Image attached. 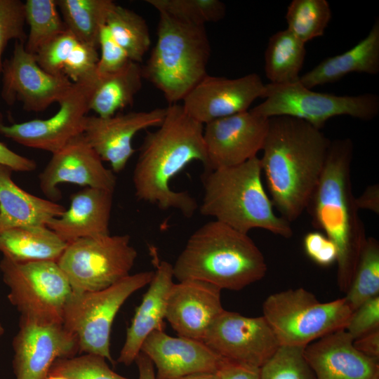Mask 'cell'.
Wrapping results in <instances>:
<instances>
[{"label": "cell", "mask_w": 379, "mask_h": 379, "mask_svg": "<svg viewBox=\"0 0 379 379\" xmlns=\"http://www.w3.org/2000/svg\"><path fill=\"white\" fill-rule=\"evenodd\" d=\"M331 141L310 124L288 116L269 118L260 158L273 206L289 223L308 206Z\"/></svg>", "instance_id": "6da1fadb"}, {"label": "cell", "mask_w": 379, "mask_h": 379, "mask_svg": "<svg viewBox=\"0 0 379 379\" xmlns=\"http://www.w3.org/2000/svg\"><path fill=\"white\" fill-rule=\"evenodd\" d=\"M204 125L190 117L181 105L166 107L162 123L147 131L132 180L140 201L156 204L161 210L175 209L191 218L198 208L196 199L185 191H175L171 180L194 161L207 167L204 140Z\"/></svg>", "instance_id": "7a4b0ae2"}, {"label": "cell", "mask_w": 379, "mask_h": 379, "mask_svg": "<svg viewBox=\"0 0 379 379\" xmlns=\"http://www.w3.org/2000/svg\"><path fill=\"white\" fill-rule=\"evenodd\" d=\"M353 152L354 144L349 138L331 141L322 174L306 209L313 226L337 247V283L344 293L367 239L352 192Z\"/></svg>", "instance_id": "3957f363"}, {"label": "cell", "mask_w": 379, "mask_h": 379, "mask_svg": "<svg viewBox=\"0 0 379 379\" xmlns=\"http://www.w3.org/2000/svg\"><path fill=\"white\" fill-rule=\"evenodd\" d=\"M267 269L263 254L248 234L215 220L192 233L173 265L178 281L199 280L232 291L262 279Z\"/></svg>", "instance_id": "277c9868"}, {"label": "cell", "mask_w": 379, "mask_h": 379, "mask_svg": "<svg viewBox=\"0 0 379 379\" xmlns=\"http://www.w3.org/2000/svg\"><path fill=\"white\" fill-rule=\"evenodd\" d=\"M260 158L230 167L205 171L200 213L211 216L242 233L265 230L286 239L293 232L291 223L277 215L262 182Z\"/></svg>", "instance_id": "5b68a950"}, {"label": "cell", "mask_w": 379, "mask_h": 379, "mask_svg": "<svg viewBox=\"0 0 379 379\" xmlns=\"http://www.w3.org/2000/svg\"><path fill=\"white\" fill-rule=\"evenodd\" d=\"M157 40L143 78L164 94L169 105L182 101L207 74L211 55L205 26L194 25L159 13Z\"/></svg>", "instance_id": "8992f818"}, {"label": "cell", "mask_w": 379, "mask_h": 379, "mask_svg": "<svg viewBox=\"0 0 379 379\" xmlns=\"http://www.w3.org/2000/svg\"><path fill=\"white\" fill-rule=\"evenodd\" d=\"M352 312L345 297L321 302L303 288L274 293L262 304V316L280 346L305 347L345 329Z\"/></svg>", "instance_id": "52a82bcc"}, {"label": "cell", "mask_w": 379, "mask_h": 379, "mask_svg": "<svg viewBox=\"0 0 379 379\" xmlns=\"http://www.w3.org/2000/svg\"><path fill=\"white\" fill-rule=\"evenodd\" d=\"M153 275L154 271L138 272L103 290L72 292L64 308L62 325L76 338L79 352L114 363L110 335L115 317L125 301L148 285Z\"/></svg>", "instance_id": "ba28073f"}, {"label": "cell", "mask_w": 379, "mask_h": 379, "mask_svg": "<svg viewBox=\"0 0 379 379\" xmlns=\"http://www.w3.org/2000/svg\"><path fill=\"white\" fill-rule=\"evenodd\" d=\"M265 100L250 111L270 118L288 116L303 120L321 130L331 118L350 116L370 121L379 114V97L366 93L338 95L313 91L299 81L289 84H265Z\"/></svg>", "instance_id": "9c48e42d"}, {"label": "cell", "mask_w": 379, "mask_h": 379, "mask_svg": "<svg viewBox=\"0 0 379 379\" xmlns=\"http://www.w3.org/2000/svg\"><path fill=\"white\" fill-rule=\"evenodd\" d=\"M138 256L128 234L79 239L67 244L57 262L73 292L107 288L130 274Z\"/></svg>", "instance_id": "30bf717a"}, {"label": "cell", "mask_w": 379, "mask_h": 379, "mask_svg": "<svg viewBox=\"0 0 379 379\" xmlns=\"http://www.w3.org/2000/svg\"><path fill=\"white\" fill-rule=\"evenodd\" d=\"M8 299L22 316L62 323L65 306L72 290L57 262H0Z\"/></svg>", "instance_id": "8fae6325"}, {"label": "cell", "mask_w": 379, "mask_h": 379, "mask_svg": "<svg viewBox=\"0 0 379 379\" xmlns=\"http://www.w3.org/2000/svg\"><path fill=\"white\" fill-rule=\"evenodd\" d=\"M98 76L74 83L58 102V112L46 119H32L5 124L0 113V134L23 146L58 152L74 137L84 133V121L90 111V101Z\"/></svg>", "instance_id": "7c38bea8"}, {"label": "cell", "mask_w": 379, "mask_h": 379, "mask_svg": "<svg viewBox=\"0 0 379 379\" xmlns=\"http://www.w3.org/2000/svg\"><path fill=\"white\" fill-rule=\"evenodd\" d=\"M12 345L15 379H47L57 359L79 352L76 338L62 323L22 315Z\"/></svg>", "instance_id": "4fadbf2b"}, {"label": "cell", "mask_w": 379, "mask_h": 379, "mask_svg": "<svg viewBox=\"0 0 379 379\" xmlns=\"http://www.w3.org/2000/svg\"><path fill=\"white\" fill-rule=\"evenodd\" d=\"M203 342L221 358L260 368L280 346L263 316L249 317L225 310Z\"/></svg>", "instance_id": "5bb4252c"}, {"label": "cell", "mask_w": 379, "mask_h": 379, "mask_svg": "<svg viewBox=\"0 0 379 379\" xmlns=\"http://www.w3.org/2000/svg\"><path fill=\"white\" fill-rule=\"evenodd\" d=\"M13 54L3 61L1 96L8 105L18 101L28 112H41L59 102L74 83L63 75H53L38 64L25 43L15 41Z\"/></svg>", "instance_id": "9a60e30c"}, {"label": "cell", "mask_w": 379, "mask_h": 379, "mask_svg": "<svg viewBox=\"0 0 379 379\" xmlns=\"http://www.w3.org/2000/svg\"><path fill=\"white\" fill-rule=\"evenodd\" d=\"M269 119L250 110L204 125L208 165L205 171L230 167L257 157L267 133Z\"/></svg>", "instance_id": "2e32d148"}, {"label": "cell", "mask_w": 379, "mask_h": 379, "mask_svg": "<svg viewBox=\"0 0 379 379\" xmlns=\"http://www.w3.org/2000/svg\"><path fill=\"white\" fill-rule=\"evenodd\" d=\"M41 191L48 199L59 200L58 185L70 183L114 192L117 178L106 168L101 158L86 140L84 133L72 138L52 157L39 175Z\"/></svg>", "instance_id": "e0dca14e"}, {"label": "cell", "mask_w": 379, "mask_h": 379, "mask_svg": "<svg viewBox=\"0 0 379 379\" xmlns=\"http://www.w3.org/2000/svg\"><path fill=\"white\" fill-rule=\"evenodd\" d=\"M265 84L256 73L236 79L206 74L185 97V112L205 125L211 121L248 110L263 98Z\"/></svg>", "instance_id": "ac0fdd59"}, {"label": "cell", "mask_w": 379, "mask_h": 379, "mask_svg": "<svg viewBox=\"0 0 379 379\" xmlns=\"http://www.w3.org/2000/svg\"><path fill=\"white\" fill-rule=\"evenodd\" d=\"M166 107L149 111L117 113L108 117L87 115L84 135L102 161L109 163L112 171L120 173L135 152L132 141L139 131L158 127L163 121Z\"/></svg>", "instance_id": "d6986e66"}, {"label": "cell", "mask_w": 379, "mask_h": 379, "mask_svg": "<svg viewBox=\"0 0 379 379\" xmlns=\"http://www.w3.org/2000/svg\"><path fill=\"white\" fill-rule=\"evenodd\" d=\"M218 287L195 279L174 283L169 291L166 319L178 335L203 341L211 324L224 310Z\"/></svg>", "instance_id": "ffe728a7"}, {"label": "cell", "mask_w": 379, "mask_h": 379, "mask_svg": "<svg viewBox=\"0 0 379 379\" xmlns=\"http://www.w3.org/2000/svg\"><path fill=\"white\" fill-rule=\"evenodd\" d=\"M153 364L156 379H177L199 373H216L221 357L203 341L154 331L141 347Z\"/></svg>", "instance_id": "44dd1931"}, {"label": "cell", "mask_w": 379, "mask_h": 379, "mask_svg": "<svg viewBox=\"0 0 379 379\" xmlns=\"http://www.w3.org/2000/svg\"><path fill=\"white\" fill-rule=\"evenodd\" d=\"M155 270L146 293L136 307L126 331V339L117 361L130 366L135 361L147 336L164 330L167 298L173 282V265L160 260L155 247L149 248Z\"/></svg>", "instance_id": "7402d4cb"}, {"label": "cell", "mask_w": 379, "mask_h": 379, "mask_svg": "<svg viewBox=\"0 0 379 379\" xmlns=\"http://www.w3.org/2000/svg\"><path fill=\"white\" fill-rule=\"evenodd\" d=\"M345 329L328 333L304 348V356L315 379H371L379 371L378 359L353 345Z\"/></svg>", "instance_id": "603a6c76"}, {"label": "cell", "mask_w": 379, "mask_h": 379, "mask_svg": "<svg viewBox=\"0 0 379 379\" xmlns=\"http://www.w3.org/2000/svg\"><path fill=\"white\" fill-rule=\"evenodd\" d=\"M113 193L84 187L70 196L69 208L51 220L47 227L67 244L79 239L109 234Z\"/></svg>", "instance_id": "cb8c5ba5"}, {"label": "cell", "mask_w": 379, "mask_h": 379, "mask_svg": "<svg viewBox=\"0 0 379 379\" xmlns=\"http://www.w3.org/2000/svg\"><path fill=\"white\" fill-rule=\"evenodd\" d=\"M13 171L0 165V232L6 230L47 226L59 217L65 207L55 201L33 195L12 180Z\"/></svg>", "instance_id": "d4e9b609"}, {"label": "cell", "mask_w": 379, "mask_h": 379, "mask_svg": "<svg viewBox=\"0 0 379 379\" xmlns=\"http://www.w3.org/2000/svg\"><path fill=\"white\" fill-rule=\"evenodd\" d=\"M375 75L379 72V19L377 18L368 34L347 51L326 58L300 76L299 82L312 88L338 81L350 73Z\"/></svg>", "instance_id": "484cf974"}, {"label": "cell", "mask_w": 379, "mask_h": 379, "mask_svg": "<svg viewBox=\"0 0 379 379\" xmlns=\"http://www.w3.org/2000/svg\"><path fill=\"white\" fill-rule=\"evenodd\" d=\"M35 56L44 70L53 75H63L73 83L98 76L97 48L82 43L69 30L43 46Z\"/></svg>", "instance_id": "4316f807"}, {"label": "cell", "mask_w": 379, "mask_h": 379, "mask_svg": "<svg viewBox=\"0 0 379 379\" xmlns=\"http://www.w3.org/2000/svg\"><path fill=\"white\" fill-rule=\"evenodd\" d=\"M67 243L47 226L15 227L0 232V251L18 262H58Z\"/></svg>", "instance_id": "83f0119b"}, {"label": "cell", "mask_w": 379, "mask_h": 379, "mask_svg": "<svg viewBox=\"0 0 379 379\" xmlns=\"http://www.w3.org/2000/svg\"><path fill=\"white\" fill-rule=\"evenodd\" d=\"M142 67L135 62L110 74H98L90 101V110L97 116H113L121 109L133 105L142 85Z\"/></svg>", "instance_id": "f1b7e54d"}, {"label": "cell", "mask_w": 379, "mask_h": 379, "mask_svg": "<svg viewBox=\"0 0 379 379\" xmlns=\"http://www.w3.org/2000/svg\"><path fill=\"white\" fill-rule=\"evenodd\" d=\"M306 55L305 44L287 29L269 39L265 52V72L273 84L299 81Z\"/></svg>", "instance_id": "f546056e"}, {"label": "cell", "mask_w": 379, "mask_h": 379, "mask_svg": "<svg viewBox=\"0 0 379 379\" xmlns=\"http://www.w3.org/2000/svg\"><path fill=\"white\" fill-rule=\"evenodd\" d=\"M67 30L80 41L98 49L101 27L115 4L112 0H56Z\"/></svg>", "instance_id": "4dcf8cb0"}, {"label": "cell", "mask_w": 379, "mask_h": 379, "mask_svg": "<svg viewBox=\"0 0 379 379\" xmlns=\"http://www.w3.org/2000/svg\"><path fill=\"white\" fill-rule=\"evenodd\" d=\"M105 25L130 60L141 62L151 44L145 20L135 11L115 3L108 13Z\"/></svg>", "instance_id": "1f68e13d"}, {"label": "cell", "mask_w": 379, "mask_h": 379, "mask_svg": "<svg viewBox=\"0 0 379 379\" xmlns=\"http://www.w3.org/2000/svg\"><path fill=\"white\" fill-rule=\"evenodd\" d=\"M25 18L29 26L25 48L34 55L43 46L67 30L56 0H27Z\"/></svg>", "instance_id": "d6a6232c"}, {"label": "cell", "mask_w": 379, "mask_h": 379, "mask_svg": "<svg viewBox=\"0 0 379 379\" xmlns=\"http://www.w3.org/2000/svg\"><path fill=\"white\" fill-rule=\"evenodd\" d=\"M379 295V244L367 237L345 298L353 312L367 300Z\"/></svg>", "instance_id": "836d02e7"}, {"label": "cell", "mask_w": 379, "mask_h": 379, "mask_svg": "<svg viewBox=\"0 0 379 379\" xmlns=\"http://www.w3.org/2000/svg\"><path fill=\"white\" fill-rule=\"evenodd\" d=\"M285 18L286 29L305 44L324 35L332 11L326 0H293Z\"/></svg>", "instance_id": "e575fe53"}, {"label": "cell", "mask_w": 379, "mask_h": 379, "mask_svg": "<svg viewBox=\"0 0 379 379\" xmlns=\"http://www.w3.org/2000/svg\"><path fill=\"white\" fill-rule=\"evenodd\" d=\"M159 13L181 22L205 26L221 20L226 14L225 4L219 0H147Z\"/></svg>", "instance_id": "d590c367"}, {"label": "cell", "mask_w": 379, "mask_h": 379, "mask_svg": "<svg viewBox=\"0 0 379 379\" xmlns=\"http://www.w3.org/2000/svg\"><path fill=\"white\" fill-rule=\"evenodd\" d=\"M304 348L279 346L260 367V379H315L304 356Z\"/></svg>", "instance_id": "8d00e7d4"}, {"label": "cell", "mask_w": 379, "mask_h": 379, "mask_svg": "<svg viewBox=\"0 0 379 379\" xmlns=\"http://www.w3.org/2000/svg\"><path fill=\"white\" fill-rule=\"evenodd\" d=\"M53 375L68 379H129L113 371L106 359L93 354L57 359L48 373Z\"/></svg>", "instance_id": "74e56055"}, {"label": "cell", "mask_w": 379, "mask_h": 379, "mask_svg": "<svg viewBox=\"0 0 379 379\" xmlns=\"http://www.w3.org/2000/svg\"><path fill=\"white\" fill-rule=\"evenodd\" d=\"M25 2L20 0H0V75L2 55L11 40L25 43Z\"/></svg>", "instance_id": "f35d334b"}, {"label": "cell", "mask_w": 379, "mask_h": 379, "mask_svg": "<svg viewBox=\"0 0 379 379\" xmlns=\"http://www.w3.org/2000/svg\"><path fill=\"white\" fill-rule=\"evenodd\" d=\"M98 47L100 48V55L97 63L98 74L115 72L131 61L125 50L116 41L106 25L100 30Z\"/></svg>", "instance_id": "ab89813d"}, {"label": "cell", "mask_w": 379, "mask_h": 379, "mask_svg": "<svg viewBox=\"0 0 379 379\" xmlns=\"http://www.w3.org/2000/svg\"><path fill=\"white\" fill-rule=\"evenodd\" d=\"M379 328V295L358 307L352 312L345 327L354 340Z\"/></svg>", "instance_id": "60d3db41"}, {"label": "cell", "mask_w": 379, "mask_h": 379, "mask_svg": "<svg viewBox=\"0 0 379 379\" xmlns=\"http://www.w3.org/2000/svg\"><path fill=\"white\" fill-rule=\"evenodd\" d=\"M303 248L307 256L321 267H328L337 260L335 244L321 232H307L303 238Z\"/></svg>", "instance_id": "b9f144b4"}, {"label": "cell", "mask_w": 379, "mask_h": 379, "mask_svg": "<svg viewBox=\"0 0 379 379\" xmlns=\"http://www.w3.org/2000/svg\"><path fill=\"white\" fill-rule=\"evenodd\" d=\"M219 379H260V368L221 358L216 371Z\"/></svg>", "instance_id": "7bdbcfd3"}, {"label": "cell", "mask_w": 379, "mask_h": 379, "mask_svg": "<svg viewBox=\"0 0 379 379\" xmlns=\"http://www.w3.org/2000/svg\"><path fill=\"white\" fill-rule=\"evenodd\" d=\"M0 165L11 168L16 172H32L36 168V162L31 159L15 153L0 142Z\"/></svg>", "instance_id": "ee69618b"}, {"label": "cell", "mask_w": 379, "mask_h": 379, "mask_svg": "<svg viewBox=\"0 0 379 379\" xmlns=\"http://www.w3.org/2000/svg\"><path fill=\"white\" fill-rule=\"evenodd\" d=\"M354 347L362 354L379 359V328L369 332L353 341Z\"/></svg>", "instance_id": "f6af8a7d"}, {"label": "cell", "mask_w": 379, "mask_h": 379, "mask_svg": "<svg viewBox=\"0 0 379 379\" xmlns=\"http://www.w3.org/2000/svg\"><path fill=\"white\" fill-rule=\"evenodd\" d=\"M357 208L366 209L379 213V187L378 184L368 186L364 192L355 198Z\"/></svg>", "instance_id": "bcb514c9"}, {"label": "cell", "mask_w": 379, "mask_h": 379, "mask_svg": "<svg viewBox=\"0 0 379 379\" xmlns=\"http://www.w3.org/2000/svg\"><path fill=\"white\" fill-rule=\"evenodd\" d=\"M139 379H156L153 364L150 359L142 352H140L135 359Z\"/></svg>", "instance_id": "7dc6e473"}, {"label": "cell", "mask_w": 379, "mask_h": 379, "mask_svg": "<svg viewBox=\"0 0 379 379\" xmlns=\"http://www.w3.org/2000/svg\"><path fill=\"white\" fill-rule=\"evenodd\" d=\"M177 379H219L217 373H199L187 375Z\"/></svg>", "instance_id": "c3c4849f"}, {"label": "cell", "mask_w": 379, "mask_h": 379, "mask_svg": "<svg viewBox=\"0 0 379 379\" xmlns=\"http://www.w3.org/2000/svg\"><path fill=\"white\" fill-rule=\"evenodd\" d=\"M47 379H68V378L62 375H48Z\"/></svg>", "instance_id": "681fc988"}, {"label": "cell", "mask_w": 379, "mask_h": 379, "mask_svg": "<svg viewBox=\"0 0 379 379\" xmlns=\"http://www.w3.org/2000/svg\"><path fill=\"white\" fill-rule=\"evenodd\" d=\"M4 331H5L4 328L2 326V324L0 323V340L4 333Z\"/></svg>", "instance_id": "f907efd6"}, {"label": "cell", "mask_w": 379, "mask_h": 379, "mask_svg": "<svg viewBox=\"0 0 379 379\" xmlns=\"http://www.w3.org/2000/svg\"><path fill=\"white\" fill-rule=\"evenodd\" d=\"M371 379H379V371H378Z\"/></svg>", "instance_id": "816d5d0a"}]
</instances>
